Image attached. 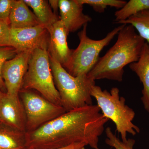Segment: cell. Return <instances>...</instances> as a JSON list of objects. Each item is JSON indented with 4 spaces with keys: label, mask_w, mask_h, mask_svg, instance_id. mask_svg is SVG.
<instances>
[{
    "label": "cell",
    "mask_w": 149,
    "mask_h": 149,
    "mask_svg": "<svg viewBox=\"0 0 149 149\" xmlns=\"http://www.w3.org/2000/svg\"><path fill=\"white\" fill-rule=\"evenodd\" d=\"M97 105L67 111L30 133H26V149L59 148L80 142L98 149L99 138L109 119Z\"/></svg>",
    "instance_id": "obj_1"
},
{
    "label": "cell",
    "mask_w": 149,
    "mask_h": 149,
    "mask_svg": "<svg viewBox=\"0 0 149 149\" xmlns=\"http://www.w3.org/2000/svg\"><path fill=\"white\" fill-rule=\"evenodd\" d=\"M117 35L114 45L104 55L99 58L87 74L92 80L108 79L121 82L124 67L139 60L146 41L134 27L130 24H124Z\"/></svg>",
    "instance_id": "obj_2"
},
{
    "label": "cell",
    "mask_w": 149,
    "mask_h": 149,
    "mask_svg": "<svg viewBox=\"0 0 149 149\" xmlns=\"http://www.w3.org/2000/svg\"><path fill=\"white\" fill-rule=\"evenodd\" d=\"M49 56L54 82L66 112L93 104L91 90L95 85V80L87 75L72 76L57 61Z\"/></svg>",
    "instance_id": "obj_3"
},
{
    "label": "cell",
    "mask_w": 149,
    "mask_h": 149,
    "mask_svg": "<svg viewBox=\"0 0 149 149\" xmlns=\"http://www.w3.org/2000/svg\"><path fill=\"white\" fill-rule=\"evenodd\" d=\"M91 94L102 114L114 123L123 141L127 140L128 133L135 136L140 133V128L133 122L136 113L125 103V98L120 97L118 88H112L109 92L95 85L91 88Z\"/></svg>",
    "instance_id": "obj_4"
},
{
    "label": "cell",
    "mask_w": 149,
    "mask_h": 149,
    "mask_svg": "<svg viewBox=\"0 0 149 149\" xmlns=\"http://www.w3.org/2000/svg\"><path fill=\"white\" fill-rule=\"evenodd\" d=\"M124 24L115 27L104 38L94 40L88 37L85 24L78 32L80 43L75 49L72 50L69 61L65 69L74 77L87 75L93 69L99 58L102 50L110 43Z\"/></svg>",
    "instance_id": "obj_5"
},
{
    "label": "cell",
    "mask_w": 149,
    "mask_h": 149,
    "mask_svg": "<svg viewBox=\"0 0 149 149\" xmlns=\"http://www.w3.org/2000/svg\"><path fill=\"white\" fill-rule=\"evenodd\" d=\"M21 89L35 90L49 101L62 106L54 82L47 50L36 49L32 52Z\"/></svg>",
    "instance_id": "obj_6"
},
{
    "label": "cell",
    "mask_w": 149,
    "mask_h": 149,
    "mask_svg": "<svg viewBox=\"0 0 149 149\" xmlns=\"http://www.w3.org/2000/svg\"><path fill=\"white\" fill-rule=\"evenodd\" d=\"M19 96L27 118L26 133L37 130L66 112L62 106L49 101L32 90L21 89Z\"/></svg>",
    "instance_id": "obj_7"
},
{
    "label": "cell",
    "mask_w": 149,
    "mask_h": 149,
    "mask_svg": "<svg viewBox=\"0 0 149 149\" xmlns=\"http://www.w3.org/2000/svg\"><path fill=\"white\" fill-rule=\"evenodd\" d=\"M50 35L48 29L39 24L33 27L10 29V45L17 53L36 49L47 50Z\"/></svg>",
    "instance_id": "obj_8"
},
{
    "label": "cell",
    "mask_w": 149,
    "mask_h": 149,
    "mask_svg": "<svg viewBox=\"0 0 149 149\" xmlns=\"http://www.w3.org/2000/svg\"><path fill=\"white\" fill-rule=\"evenodd\" d=\"M33 52H19L13 58L6 61L4 63L2 73L6 93L8 95L19 96Z\"/></svg>",
    "instance_id": "obj_9"
},
{
    "label": "cell",
    "mask_w": 149,
    "mask_h": 149,
    "mask_svg": "<svg viewBox=\"0 0 149 149\" xmlns=\"http://www.w3.org/2000/svg\"><path fill=\"white\" fill-rule=\"evenodd\" d=\"M0 121L9 127L26 133L27 118L19 96L4 93L0 100Z\"/></svg>",
    "instance_id": "obj_10"
},
{
    "label": "cell",
    "mask_w": 149,
    "mask_h": 149,
    "mask_svg": "<svg viewBox=\"0 0 149 149\" xmlns=\"http://www.w3.org/2000/svg\"><path fill=\"white\" fill-rule=\"evenodd\" d=\"M83 6L78 0L58 1L60 19L63 23L68 35L92 21V17L83 13Z\"/></svg>",
    "instance_id": "obj_11"
},
{
    "label": "cell",
    "mask_w": 149,
    "mask_h": 149,
    "mask_svg": "<svg viewBox=\"0 0 149 149\" xmlns=\"http://www.w3.org/2000/svg\"><path fill=\"white\" fill-rule=\"evenodd\" d=\"M50 39L48 52L49 55L65 68L69 61L72 49L68 47V34L63 23L59 19L47 28Z\"/></svg>",
    "instance_id": "obj_12"
},
{
    "label": "cell",
    "mask_w": 149,
    "mask_h": 149,
    "mask_svg": "<svg viewBox=\"0 0 149 149\" xmlns=\"http://www.w3.org/2000/svg\"><path fill=\"white\" fill-rule=\"evenodd\" d=\"M130 69L139 77L143 86L141 100L149 113V45L145 43L138 61L129 65Z\"/></svg>",
    "instance_id": "obj_13"
},
{
    "label": "cell",
    "mask_w": 149,
    "mask_h": 149,
    "mask_svg": "<svg viewBox=\"0 0 149 149\" xmlns=\"http://www.w3.org/2000/svg\"><path fill=\"white\" fill-rule=\"evenodd\" d=\"M10 28L21 29L40 24L37 17L23 0H15L9 18Z\"/></svg>",
    "instance_id": "obj_14"
},
{
    "label": "cell",
    "mask_w": 149,
    "mask_h": 149,
    "mask_svg": "<svg viewBox=\"0 0 149 149\" xmlns=\"http://www.w3.org/2000/svg\"><path fill=\"white\" fill-rule=\"evenodd\" d=\"M0 149H26V133L0 123Z\"/></svg>",
    "instance_id": "obj_15"
},
{
    "label": "cell",
    "mask_w": 149,
    "mask_h": 149,
    "mask_svg": "<svg viewBox=\"0 0 149 149\" xmlns=\"http://www.w3.org/2000/svg\"><path fill=\"white\" fill-rule=\"evenodd\" d=\"M34 11L41 25L48 28L60 19V16L53 11L49 1L45 0H23Z\"/></svg>",
    "instance_id": "obj_16"
},
{
    "label": "cell",
    "mask_w": 149,
    "mask_h": 149,
    "mask_svg": "<svg viewBox=\"0 0 149 149\" xmlns=\"http://www.w3.org/2000/svg\"><path fill=\"white\" fill-rule=\"evenodd\" d=\"M149 8V0H130L122 8L116 11L115 22L119 24L130 17Z\"/></svg>",
    "instance_id": "obj_17"
},
{
    "label": "cell",
    "mask_w": 149,
    "mask_h": 149,
    "mask_svg": "<svg viewBox=\"0 0 149 149\" xmlns=\"http://www.w3.org/2000/svg\"><path fill=\"white\" fill-rule=\"evenodd\" d=\"M120 24H130L149 45V8L130 17Z\"/></svg>",
    "instance_id": "obj_18"
},
{
    "label": "cell",
    "mask_w": 149,
    "mask_h": 149,
    "mask_svg": "<svg viewBox=\"0 0 149 149\" xmlns=\"http://www.w3.org/2000/svg\"><path fill=\"white\" fill-rule=\"evenodd\" d=\"M83 5H88L97 12H104L108 7L117 9L122 8L127 2L123 0H78Z\"/></svg>",
    "instance_id": "obj_19"
},
{
    "label": "cell",
    "mask_w": 149,
    "mask_h": 149,
    "mask_svg": "<svg viewBox=\"0 0 149 149\" xmlns=\"http://www.w3.org/2000/svg\"><path fill=\"white\" fill-rule=\"evenodd\" d=\"M105 133L107 136L106 143L114 149H133L136 143L134 139H128L126 141H123L118 138L109 127L106 128Z\"/></svg>",
    "instance_id": "obj_20"
},
{
    "label": "cell",
    "mask_w": 149,
    "mask_h": 149,
    "mask_svg": "<svg viewBox=\"0 0 149 149\" xmlns=\"http://www.w3.org/2000/svg\"><path fill=\"white\" fill-rule=\"evenodd\" d=\"M17 53L16 50L11 47H0V90L6 93V90L2 77V68L6 61L13 58Z\"/></svg>",
    "instance_id": "obj_21"
},
{
    "label": "cell",
    "mask_w": 149,
    "mask_h": 149,
    "mask_svg": "<svg viewBox=\"0 0 149 149\" xmlns=\"http://www.w3.org/2000/svg\"><path fill=\"white\" fill-rule=\"evenodd\" d=\"M15 0H0V20L9 24L11 12Z\"/></svg>",
    "instance_id": "obj_22"
},
{
    "label": "cell",
    "mask_w": 149,
    "mask_h": 149,
    "mask_svg": "<svg viewBox=\"0 0 149 149\" xmlns=\"http://www.w3.org/2000/svg\"><path fill=\"white\" fill-rule=\"evenodd\" d=\"M9 24L0 20V47H10Z\"/></svg>",
    "instance_id": "obj_23"
},
{
    "label": "cell",
    "mask_w": 149,
    "mask_h": 149,
    "mask_svg": "<svg viewBox=\"0 0 149 149\" xmlns=\"http://www.w3.org/2000/svg\"><path fill=\"white\" fill-rule=\"evenodd\" d=\"M88 146L85 142H80L72 144L68 146L54 149H83L85 148L86 146Z\"/></svg>",
    "instance_id": "obj_24"
},
{
    "label": "cell",
    "mask_w": 149,
    "mask_h": 149,
    "mask_svg": "<svg viewBox=\"0 0 149 149\" xmlns=\"http://www.w3.org/2000/svg\"><path fill=\"white\" fill-rule=\"evenodd\" d=\"M49 3L50 5L51 8L53 9L54 13L58 15L57 12L58 9V1L56 0H52L49 1Z\"/></svg>",
    "instance_id": "obj_25"
},
{
    "label": "cell",
    "mask_w": 149,
    "mask_h": 149,
    "mask_svg": "<svg viewBox=\"0 0 149 149\" xmlns=\"http://www.w3.org/2000/svg\"><path fill=\"white\" fill-rule=\"evenodd\" d=\"M4 93H3L2 91H1L0 90V100H1V98L2 97V96L4 94Z\"/></svg>",
    "instance_id": "obj_26"
},
{
    "label": "cell",
    "mask_w": 149,
    "mask_h": 149,
    "mask_svg": "<svg viewBox=\"0 0 149 149\" xmlns=\"http://www.w3.org/2000/svg\"><path fill=\"white\" fill-rule=\"evenodd\" d=\"M86 149V148H84V149Z\"/></svg>",
    "instance_id": "obj_27"
},
{
    "label": "cell",
    "mask_w": 149,
    "mask_h": 149,
    "mask_svg": "<svg viewBox=\"0 0 149 149\" xmlns=\"http://www.w3.org/2000/svg\"><path fill=\"white\" fill-rule=\"evenodd\" d=\"M0 123H1V121H0Z\"/></svg>",
    "instance_id": "obj_28"
}]
</instances>
